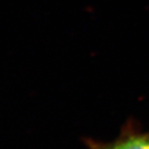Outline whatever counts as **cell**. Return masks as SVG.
I'll list each match as a JSON object with an SVG mask.
<instances>
[{
  "label": "cell",
  "mask_w": 149,
  "mask_h": 149,
  "mask_svg": "<svg viewBox=\"0 0 149 149\" xmlns=\"http://www.w3.org/2000/svg\"><path fill=\"white\" fill-rule=\"evenodd\" d=\"M88 149H149V131H143L134 121H128L111 142L87 141Z\"/></svg>",
  "instance_id": "1"
}]
</instances>
